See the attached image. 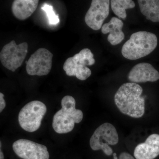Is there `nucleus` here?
<instances>
[{"label": "nucleus", "mask_w": 159, "mask_h": 159, "mask_svg": "<svg viewBox=\"0 0 159 159\" xmlns=\"http://www.w3.org/2000/svg\"><path fill=\"white\" fill-rule=\"evenodd\" d=\"M110 1L93 0L85 15L86 24L93 30H99L109 14Z\"/></svg>", "instance_id": "nucleus-10"}, {"label": "nucleus", "mask_w": 159, "mask_h": 159, "mask_svg": "<svg viewBox=\"0 0 159 159\" xmlns=\"http://www.w3.org/2000/svg\"><path fill=\"white\" fill-rule=\"evenodd\" d=\"M119 137L116 129L113 125L105 122L99 126L90 139V146L94 151L102 150L107 156L113 153L109 145H117Z\"/></svg>", "instance_id": "nucleus-6"}, {"label": "nucleus", "mask_w": 159, "mask_h": 159, "mask_svg": "<svg viewBox=\"0 0 159 159\" xmlns=\"http://www.w3.org/2000/svg\"><path fill=\"white\" fill-rule=\"evenodd\" d=\"M38 0H15L11 6L13 15L18 20H26L37 9Z\"/></svg>", "instance_id": "nucleus-14"}, {"label": "nucleus", "mask_w": 159, "mask_h": 159, "mask_svg": "<svg viewBox=\"0 0 159 159\" xmlns=\"http://www.w3.org/2000/svg\"><path fill=\"white\" fill-rule=\"evenodd\" d=\"M41 9L45 11L48 19L49 23L51 25H56L59 22L58 15H56L53 10V6L45 3L41 7Z\"/></svg>", "instance_id": "nucleus-17"}, {"label": "nucleus", "mask_w": 159, "mask_h": 159, "mask_svg": "<svg viewBox=\"0 0 159 159\" xmlns=\"http://www.w3.org/2000/svg\"><path fill=\"white\" fill-rule=\"evenodd\" d=\"M157 42V36L153 33L138 31L132 34L122 46V54L128 59H139L152 53L156 48Z\"/></svg>", "instance_id": "nucleus-2"}, {"label": "nucleus", "mask_w": 159, "mask_h": 159, "mask_svg": "<svg viewBox=\"0 0 159 159\" xmlns=\"http://www.w3.org/2000/svg\"><path fill=\"white\" fill-rule=\"evenodd\" d=\"M53 57V54L47 49H38L26 61L27 74L31 76L48 75L52 68Z\"/></svg>", "instance_id": "nucleus-8"}, {"label": "nucleus", "mask_w": 159, "mask_h": 159, "mask_svg": "<svg viewBox=\"0 0 159 159\" xmlns=\"http://www.w3.org/2000/svg\"><path fill=\"white\" fill-rule=\"evenodd\" d=\"M47 107L38 100L26 104L20 111L19 123L22 128L29 132H34L39 128L42 120L47 112Z\"/></svg>", "instance_id": "nucleus-5"}, {"label": "nucleus", "mask_w": 159, "mask_h": 159, "mask_svg": "<svg viewBox=\"0 0 159 159\" xmlns=\"http://www.w3.org/2000/svg\"><path fill=\"white\" fill-rule=\"evenodd\" d=\"M143 89L134 83L122 84L115 94V104L122 113L134 118H140L145 114V97Z\"/></svg>", "instance_id": "nucleus-1"}, {"label": "nucleus", "mask_w": 159, "mask_h": 159, "mask_svg": "<svg viewBox=\"0 0 159 159\" xmlns=\"http://www.w3.org/2000/svg\"><path fill=\"white\" fill-rule=\"evenodd\" d=\"M28 51V44H16L14 40L5 45L0 53L2 64L9 70L14 72L22 64Z\"/></svg>", "instance_id": "nucleus-7"}, {"label": "nucleus", "mask_w": 159, "mask_h": 159, "mask_svg": "<svg viewBox=\"0 0 159 159\" xmlns=\"http://www.w3.org/2000/svg\"><path fill=\"white\" fill-rule=\"evenodd\" d=\"M15 153L23 159H49L50 155L45 145L27 139H19L12 145Z\"/></svg>", "instance_id": "nucleus-9"}, {"label": "nucleus", "mask_w": 159, "mask_h": 159, "mask_svg": "<svg viewBox=\"0 0 159 159\" xmlns=\"http://www.w3.org/2000/svg\"><path fill=\"white\" fill-rule=\"evenodd\" d=\"M123 22L122 20L113 17L108 23L104 24L101 28L103 34L109 33L107 40L112 45L119 44L124 39L125 35L122 31Z\"/></svg>", "instance_id": "nucleus-13"}, {"label": "nucleus", "mask_w": 159, "mask_h": 159, "mask_svg": "<svg viewBox=\"0 0 159 159\" xmlns=\"http://www.w3.org/2000/svg\"><path fill=\"white\" fill-rule=\"evenodd\" d=\"M4 95L0 93V112H2L6 106V102L4 99Z\"/></svg>", "instance_id": "nucleus-18"}, {"label": "nucleus", "mask_w": 159, "mask_h": 159, "mask_svg": "<svg viewBox=\"0 0 159 159\" xmlns=\"http://www.w3.org/2000/svg\"><path fill=\"white\" fill-rule=\"evenodd\" d=\"M61 104L62 108L53 117L52 126L57 133H68L73 130L75 123L81 122L83 113L80 110L76 108L75 99L70 96L64 97Z\"/></svg>", "instance_id": "nucleus-3"}, {"label": "nucleus", "mask_w": 159, "mask_h": 159, "mask_svg": "<svg viewBox=\"0 0 159 159\" xmlns=\"http://www.w3.org/2000/svg\"><path fill=\"white\" fill-rule=\"evenodd\" d=\"M128 79L134 83L155 82L159 79V73L150 64L140 63L131 69L129 73Z\"/></svg>", "instance_id": "nucleus-11"}, {"label": "nucleus", "mask_w": 159, "mask_h": 159, "mask_svg": "<svg viewBox=\"0 0 159 159\" xmlns=\"http://www.w3.org/2000/svg\"><path fill=\"white\" fill-rule=\"evenodd\" d=\"M0 159H4V155L2 149H0Z\"/></svg>", "instance_id": "nucleus-20"}, {"label": "nucleus", "mask_w": 159, "mask_h": 159, "mask_svg": "<svg viewBox=\"0 0 159 159\" xmlns=\"http://www.w3.org/2000/svg\"><path fill=\"white\" fill-rule=\"evenodd\" d=\"M136 159H154L159 155V134L150 135L144 143L139 144L134 151Z\"/></svg>", "instance_id": "nucleus-12"}, {"label": "nucleus", "mask_w": 159, "mask_h": 159, "mask_svg": "<svg viewBox=\"0 0 159 159\" xmlns=\"http://www.w3.org/2000/svg\"><path fill=\"white\" fill-rule=\"evenodd\" d=\"M140 11L147 20L159 22V0H139Z\"/></svg>", "instance_id": "nucleus-15"}, {"label": "nucleus", "mask_w": 159, "mask_h": 159, "mask_svg": "<svg viewBox=\"0 0 159 159\" xmlns=\"http://www.w3.org/2000/svg\"><path fill=\"white\" fill-rule=\"evenodd\" d=\"M93 54L88 48H84L67 58L63 65L64 70L69 76H75L77 79L84 80L91 76L92 72L88 66L95 64Z\"/></svg>", "instance_id": "nucleus-4"}, {"label": "nucleus", "mask_w": 159, "mask_h": 159, "mask_svg": "<svg viewBox=\"0 0 159 159\" xmlns=\"http://www.w3.org/2000/svg\"><path fill=\"white\" fill-rule=\"evenodd\" d=\"M113 155L114 159H118V157H117V154L116 153H113Z\"/></svg>", "instance_id": "nucleus-21"}, {"label": "nucleus", "mask_w": 159, "mask_h": 159, "mask_svg": "<svg viewBox=\"0 0 159 159\" xmlns=\"http://www.w3.org/2000/svg\"><path fill=\"white\" fill-rule=\"evenodd\" d=\"M112 10L119 18L125 20L127 16L126 10L133 9L135 6L132 0H112L111 1Z\"/></svg>", "instance_id": "nucleus-16"}, {"label": "nucleus", "mask_w": 159, "mask_h": 159, "mask_svg": "<svg viewBox=\"0 0 159 159\" xmlns=\"http://www.w3.org/2000/svg\"><path fill=\"white\" fill-rule=\"evenodd\" d=\"M119 159H135L131 155L126 152H122L119 155Z\"/></svg>", "instance_id": "nucleus-19"}]
</instances>
